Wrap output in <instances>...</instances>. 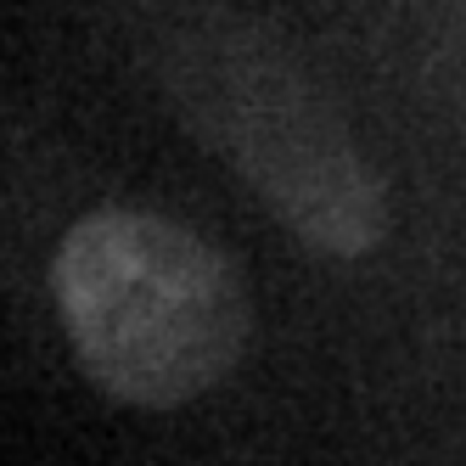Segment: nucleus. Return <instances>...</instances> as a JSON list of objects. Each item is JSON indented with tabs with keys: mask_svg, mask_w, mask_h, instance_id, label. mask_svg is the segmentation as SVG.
<instances>
[{
	"mask_svg": "<svg viewBox=\"0 0 466 466\" xmlns=\"http://www.w3.org/2000/svg\"><path fill=\"white\" fill-rule=\"evenodd\" d=\"M51 298L79 371L129 410L203 399L253 343L237 258L152 208H90L51 258Z\"/></svg>",
	"mask_w": 466,
	"mask_h": 466,
	"instance_id": "2",
	"label": "nucleus"
},
{
	"mask_svg": "<svg viewBox=\"0 0 466 466\" xmlns=\"http://www.w3.org/2000/svg\"><path fill=\"white\" fill-rule=\"evenodd\" d=\"M157 96L258 208L315 258H365L388 242V186L331 96L258 23L214 6L169 17L147 46Z\"/></svg>",
	"mask_w": 466,
	"mask_h": 466,
	"instance_id": "1",
	"label": "nucleus"
}]
</instances>
